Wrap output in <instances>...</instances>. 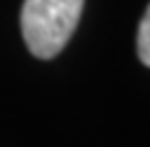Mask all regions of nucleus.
I'll return each mask as SVG.
<instances>
[{
	"instance_id": "f257e3e1",
	"label": "nucleus",
	"mask_w": 150,
	"mask_h": 147,
	"mask_svg": "<svg viewBox=\"0 0 150 147\" xmlns=\"http://www.w3.org/2000/svg\"><path fill=\"white\" fill-rule=\"evenodd\" d=\"M84 0H23L21 33L38 58H54L77 28Z\"/></svg>"
},
{
	"instance_id": "f03ea898",
	"label": "nucleus",
	"mask_w": 150,
	"mask_h": 147,
	"mask_svg": "<svg viewBox=\"0 0 150 147\" xmlns=\"http://www.w3.org/2000/svg\"><path fill=\"white\" fill-rule=\"evenodd\" d=\"M136 49H138V58L150 68V5L141 19L138 26V37H136Z\"/></svg>"
}]
</instances>
